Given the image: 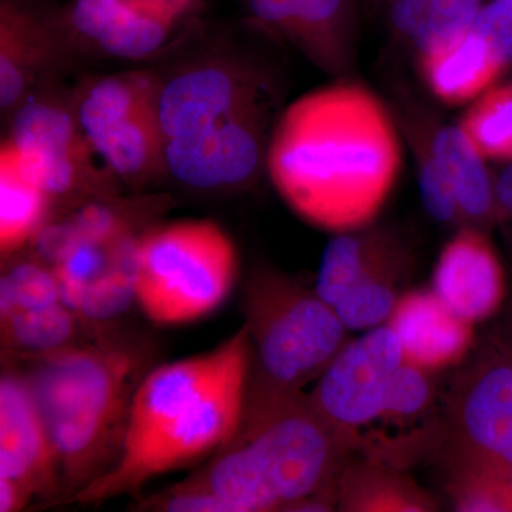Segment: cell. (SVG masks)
<instances>
[{
	"mask_svg": "<svg viewBox=\"0 0 512 512\" xmlns=\"http://www.w3.org/2000/svg\"><path fill=\"white\" fill-rule=\"evenodd\" d=\"M266 170L299 218L325 231L365 229L389 200L402 148L389 111L359 84L303 94L279 117Z\"/></svg>",
	"mask_w": 512,
	"mask_h": 512,
	"instance_id": "6da1fadb",
	"label": "cell"
},
{
	"mask_svg": "<svg viewBox=\"0 0 512 512\" xmlns=\"http://www.w3.org/2000/svg\"><path fill=\"white\" fill-rule=\"evenodd\" d=\"M352 444L353 433L305 394L247 404L235 436L181 484L217 495L231 512L330 511Z\"/></svg>",
	"mask_w": 512,
	"mask_h": 512,
	"instance_id": "7a4b0ae2",
	"label": "cell"
},
{
	"mask_svg": "<svg viewBox=\"0 0 512 512\" xmlns=\"http://www.w3.org/2000/svg\"><path fill=\"white\" fill-rule=\"evenodd\" d=\"M28 380L62 481L74 495L103 476L123 447L138 357L120 348H67L37 357Z\"/></svg>",
	"mask_w": 512,
	"mask_h": 512,
	"instance_id": "3957f363",
	"label": "cell"
},
{
	"mask_svg": "<svg viewBox=\"0 0 512 512\" xmlns=\"http://www.w3.org/2000/svg\"><path fill=\"white\" fill-rule=\"evenodd\" d=\"M244 302L251 406L301 393L345 346L346 328L332 306L289 276L259 269L249 279Z\"/></svg>",
	"mask_w": 512,
	"mask_h": 512,
	"instance_id": "277c9868",
	"label": "cell"
},
{
	"mask_svg": "<svg viewBox=\"0 0 512 512\" xmlns=\"http://www.w3.org/2000/svg\"><path fill=\"white\" fill-rule=\"evenodd\" d=\"M237 271V248L214 221L158 225L137 238L136 302L157 325L195 322L227 299Z\"/></svg>",
	"mask_w": 512,
	"mask_h": 512,
	"instance_id": "5b68a950",
	"label": "cell"
},
{
	"mask_svg": "<svg viewBox=\"0 0 512 512\" xmlns=\"http://www.w3.org/2000/svg\"><path fill=\"white\" fill-rule=\"evenodd\" d=\"M251 340L245 325L231 336V350L204 392L140 453L119 461L74 495L82 504L136 493L144 484L217 453L237 433L247 406Z\"/></svg>",
	"mask_w": 512,
	"mask_h": 512,
	"instance_id": "8992f818",
	"label": "cell"
},
{
	"mask_svg": "<svg viewBox=\"0 0 512 512\" xmlns=\"http://www.w3.org/2000/svg\"><path fill=\"white\" fill-rule=\"evenodd\" d=\"M161 87L156 73L133 70L97 77L73 96L84 136L107 171L124 183L143 184L165 173Z\"/></svg>",
	"mask_w": 512,
	"mask_h": 512,
	"instance_id": "52a82bcc",
	"label": "cell"
},
{
	"mask_svg": "<svg viewBox=\"0 0 512 512\" xmlns=\"http://www.w3.org/2000/svg\"><path fill=\"white\" fill-rule=\"evenodd\" d=\"M6 140L52 201L106 190L113 175L84 136L73 100L33 92L9 117Z\"/></svg>",
	"mask_w": 512,
	"mask_h": 512,
	"instance_id": "ba28073f",
	"label": "cell"
},
{
	"mask_svg": "<svg viewBox=\"0 0 512 512\" xmlns=\"http://www.w3.org/2000/svg\"><path fill=\"white\" fill-rule=\"evenodd\" d=\"M447 410L450 437L512 471V360L490 336L464 359Z\"/></svg>",
	"mask_w": 512,
	"mask_h": 512,
	"instance_id": "9c48e42d",
	"label": "cell"
},
{
	"mask_svg": "<svg viewBox=\"0 0 512 512\" xmlns=\"http://www.w3.org/2000/svg\"><path fill=\"white\" fill-rule=\"evenodd\" d=\"M402 363L399 339L389 326H379L343 346L309 399L333 426L355 433L379 419L384 393Z\"/></svg>",
	"mask_w": 512,
	"mask_h": 512,
	"instance_id": "30bf717a",
	"label": "cell"
},
{
	"mask_svg": "<svg viewBox=\"0 0 512 512\" xmlns=\"http://www.w3.org/2000/svg\"><path fill=\"white\" fill-rule=\"evenodd\" d=\"M264 111L221 121L200 133L165 141L164 170L194 190L235 188L249 183L265 163Z\"/></svg>",
	"mask_w": 512,
	"mask_h": 512,
	"instance_id": "8fae6325",
	"label": "cell"
},
{
	"mask_svg": "<svg viewBox=\"0 0 512 512\" xmlns=\"http://www.w3.org/2000/svg\"><path fill=\"white\" fill-rule=\"evenodd\" d=\"M258 80L228 63L188 67L161 87L158 116L165 141L191 136L261 109Z\"/></svg>",
	"mask_w": 512,
	"mask_h": 512,
	"instance_id": "7c38bea8",
	"label": "cell"
},
{
	"mask_svg": "<svg viewBox=\"0 0 512 512\" xmlns=\"http://www.w3.org/2000/svg\"><path fill=\"white\" fill-rule=\"evenodd\" d=\"M0 477L43 498L55 497L62 481L59 458L28 380L13 373L0 380Z\"/></svg>",
	"mask_w": 512,
	"mask_h": 512,
	"instance_id": "4fadbf2b",
	"label": "cell"
},
{
	"mask_svg": "<svg viewBox=\"0 0 512 512\" xmlns=\"http://www.w3.org/2000/svg\"><path fill=\"white\" fill-rule=\"evenodd\" d=\"M229 350L231 338L211 352L167 363L144 376L131 400L123 447L116 463L136 456L180 416L220 372Z\"/></svg>",
	"mask_w": 512,
	"mask_h": 512,
	"instance_id": "5bb4252c",
	"label": "cell"
},
{
	"mask_svg": "<svg viewBox=\"0 0 512 512\" xmlns=\"http://www.w3.org/2000/svg\"><path fill=\"white\" fill-rule=\"evenodd\" d=\"M180 20L136 0H73L63 26L103 55L138 60L160 50Z\"/></svg>",
	"mask_w": 512,
	"mask_h": 512,
	"instance_id": "9a60e30c",
	"label": "cell"
},
{
	"mask_svg": "<svg viewBox=\"0 0 512 512\" xmlns=\"http://www.w3.org/2000/svg\"><path fill=\"white\" fill-rule=\"evenodd\" d=\"M433 291L451 312L471 325L493 318L503 303L507 282L483 231L461 227L441 249Z\"/></svg>",
	"mask_w": 512,
	"mask_h": 512,
	"instance_id": "2e32d148",
	"label": "cell"
},
{
	"mask_svg": "<svg viewBox=\"0 0 512 512\" xmlns=\"http://www.w3.org/2000/svg\"><path fill=\"white\" fill-rule=\"evenodd\" d=\"M386 325L399 339L403 362L429 375L461 365L476 345L474 325L451 312L433 289L399 296Z\"/></svg>",
	"mask_w": 512,
	"mask_h": 512,
	"instance_id": "e0dca14e",
	"label": "cell"
},
{
	"mask_svg": "<svg viewBox=\"0 0 512 512\" xmlns=\"http://www.w3.org/2000/svg\"><path fill=\"white\" fill-rule=\"evenodd\" d=\"M56 28L32 0H0V109L12 116L52 64Z\"/></svg>",
	"mask_w": 512,
	"mask_h": 512,
	"instance_id": "ac0fdd59",
	"label": "cell"
},
{
	"mask_svg": "<svg viewBox=\"0 0 512 512\" xmlns=\"http://www.w3.org/2000/svg\"><path fill=\"white\" fill-rule=\"evenodd\" d=\"M507 66L500 53L480 33L463 36L420 53V73L430 93L441 103L460 106L493 86Z\"/></svg>",
	"mask_w": 512,
	"mask_h": 512,
	"instance_id": "d6986e66",
	"label": "cell"
},
{
	"mask_svg": "<svg viewBox=\"0 0 512 512\" xmlns=\"http://www.w3.org/2000/svg\"><path fill=\"white\" fill-rule=\"evenodd\" d=\"M430 148L453 184L463 227L485 232L497 220V204L484 157L461 127L439 128Z\"/></svg>",
	"mask_w": 512,
	"mask_h": 512,
	"instance_id": "ffe728a7",
	"label": "cell"
},
{
	"mask_svg": "<svg viewBox=\"0 0 512 512\" xmlns=\"http://www.w3.org/2000/svg\"><path fill=\"white\" fill-rule=\"evenodd\" d=\"M342 232L323 251L315 291L335 306L360 281L389 266L404 264L402 252L383 232Z\"/></svg>",
	"mask_w": 512,
	"mask_h": 512,
	"instance_id": "44dd1931",
	"label": "cell"
},
{
	"mask_svg": "<svg viewBox=\"0 0 512 512\" xmlns=\"http://www.w3.org/2000/svg\"><path fill=\"white\" fill-rule=\"evenodd\" d=\"M443 450L444 487L454 510L512 511V471L453 437Z\"/></svg>",
	"mask_w": 512,
	"mask_h": 512,
	"instance_id": "7402d4cb",
	"label": "cell"
},
{
	"mask_svg": "<svg viewBox=\"0 0 512 512\" xmlns=\"http://www.w3.org/2000/svg\"><path fill=\"white\" fill-rule=\"evenodd\" d=\"M52 198L23 168L9 140L0 147V252L15 254L45 227Z\"/></svg>",
	"mask_w": 512,
	"mask_h": 512,
	"instance_id": "603a6c76",
	"label": "cell"
},
{
	"mask_svg": "<svg viewBox=\"0 0 512 512\" xmlns=\"http://www.w3.org/2000/svg\"><path fill=\"white\" fill-rule=\"evenodd\" d=\"M338 507L350 512H427L437 503L410 478L373 461L349 463L338 484Z\"/></svg>",
	"mask_w": 512,
	"mask_h": 512,
	"instance_id": "cb8c5ba5",
	"label": "cell"
},
{
	"mask_svg": "<svg viewBox=\"0 0 512 512\" xmlns=\"http://www.w3.org/2000/svg\"><path fill=\"white\" fill-rule=\"evenodd\" d=\"M288 2L298 28L299 49L326 72L345 70L355 29L350 0Z\"/></svg>",
	"mask_w": 512,
	"mask_h": 512,
	"instance_id": "d4e9b609",
	"label": "cell"
},
{
	"mask_svg": "<svg viewBox=\"0 0 512 512\" xmlns=\"http://www.w3.org/2000/svg\"><path fill=\"white\" fill-rule=\"evenodd\" d=\"M481 8V0H389V19L423 53L471 30Z\"/></svg>",
	"mask_w": 512,
	"mask_h": 512,
	"instance_id": "484cf974",
	"label": "cell"
},
{
	"mask_svg": "<svg viewBox=\"0 0 512 512\" xmlns=\"http://www.w3.org/2000/svg\"><path fill=\"white\" fill-rule=\"evenodd\" d=\"M76 318V313L63 301L3 316V348L40 357L72 346Z\"/></svg>",
	"mask_w": 512,
	"mask_h": 512,
	"instance_id": "4316f807",
	"label": "cell"
},
{
	"mask_svg": "<svg viewBox=\"0 0 512 512\" xmlns=\"http://www.w3.org/2000/svg\"><path fill=\"white\" fill-rule=\"evenodd\" d=\"M460 127L481 156L512 163V83L484 93Z\"/></svg>",
	"mask_w": 512,
	"mask_h": 512,
	"instance_id": "83f0119b",
	"label": "cell"
},
{
	"mask_svg": "<svg viewBox=\"0 0 512 512\" xmlns=\"http://www.w3.org/2000/svg\"><path fill=\"white\" fill-rule=\"evenodd\" d=\"M403 266H389L367 276L333 306V311L346 329L377 328L387 322L399 299L396 284Z\"/></svg>",
	"mask_w": 512,
	"mask_h": 512,
	"instance_id": "f1b7e54d",
	"label": "cell"
},
{
	"mask_svg": "<svg viewBox=\"0 0 512 512\" xmlns=\"http://www.w3.org/2000/svg\"><path fill=\"white\" fill-rule=\"evenodd\" d=\"M62 301L55 271L40 262H20L0 281V318Z\"/></svg>",
	"mask_w": 512,
	"mask_h": 512,
	"instance_id": "f546056e",
	"label": "cell"
},
{
	"mask_svg": "<svg viewBox=\"0 0 512 512\" xmlns=\"http://www.w3.org/2000/svg\"><path fill=\"white\" fill-rule=\"evenodd\" d=\"M431 399L429 373L402 363L393 373L384 393L380 419L404 421L419 416Z\"/></svg>",
	"mask_w": 512,
	"mask_h": 512,
	"instance_id": "4dcf8cb0",
	"label": "cell"
},
{
	"mask_svg": "<svg viewBox=\"0 0 512 512\" xmlns=\"http://www.w3.org/2000/svg\"><path fill=\"white\" fill-rule=\"evenodd\" d=\"M419 187L421 201L433 220L463 225L453 184L431 148L420 156Z\"/></svg>",
	"mask_w": 512,
	"mask_h": 512,
	"instance_id": "1f68e13d",
	"label": "cell"
},
{
	"mask_svg": "<svg viewBox=\"0 0 512 512\" xmlns=\"http://www.w3.org/2000/svg\"><path fill=\"white\" fill-rule=\"evenodd\" d=\"M64 222L72 232L74 241L109 244L133 235L127 215L119 208L103 202H90L84 205Z\"/></svg>",
	"mask_w": 512,
	"mask_h": 512,
	"instance_id": "d6a6232c",
	"label": "cell"
},
{
	"mask_svg": "<svg viewBox=\"0 0 512 512\" xmlns=\"http://www.w3.org/2000/svg\"><path fill=\"white\" fill-rule=\"evenodd\" d=\"M471 29L485 37L505 63H512V0H493L483 6Z\"/></svg>",
	"mask_w": 512,
	"mask_h": 512,
	"instance_id": "836d02e7",
	"label": "cell"
},
{
	"mask_svg": "<svg viewBox=\"0 0 512 512\" xmlns=\"http://www.w3.org/2000/svg\"><path fill=\"white\" fill-rule=\"evenodd\" d=\"M490 320L491 328L487 335L512 360V282L507 285L500 309Z\"/></svg>",
	"mask_w": 512,
	"mask_h": 512,
	"instance_id": "e575fe53",
	"label": "cell"
},
{
	"mask_svg": "<svg viewBox=\"0 0 512 512\" xmlns=\"http://www.w3.org/2000/svg\"><path fill=\"white\" fill-rule=\"evenodd\" d=\"M494 188L497 220L503 222L512 239V164L507 165L495 178Z\"/></svg>",
	"mask_w": 512,
	"mask_h": 512,
	"instance_id": "d590c367",
	"label": "cell"
},
{
	"mask_svg": "<svg viewBox=\"0 0 512 512\" xmlns=\"http://www.w3.org/2000/svg\"><path fill=\"white\" fill-rule=\"evenodd\" d=\"M32 494L22 485L0 477V511L15 512L28 505Z\"/></svg>",
	"mask_w": 512,
	"mask_h": 512,
	"instance_id": "8d00e7d4",
	"label": "cell"
},
{
	"mask_svg": "<svg viewBox=\"0 0 512 512\" xmlns=\"http://www.w3.org/2000/svg\"><path fill=\"white\" fill-rule=\"evenodd\" d=\"M146 2H161V0H146Z\"/></svg>",
	"mask_w": 512,
	"mask_h": 512,
	"instance_id": "74e56055",
	"label": "cell"
}]
</instances>
